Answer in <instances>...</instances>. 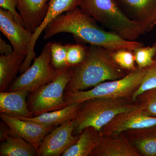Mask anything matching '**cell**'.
<instances>
[{"mask_svg":"<svg viewBox=\"0 0 156 156\" xmlns=\"http://www.w3.org/2000/svg\"><path fill=\"white\" fill-rule=\"evenodd\" d=\"M94 18L79 7L59 15L45 28L44 38L47 40L62 33L72 34L78 41L99 46L110 51L127 48L134 50L144 46L142 42L125 40L98 25Z\"/></svg>","mask_w":156,"mask_h":156,"instance_id":"6da1fadb","label":"cell"},{"mask_svg":"<svg viewBox=\"0 0 156 156\" xmlns=\"http://www.w3.org/2000/svg\"><path fill=\"white\" fill-rule=\"evenodd\" d=\"M111 51L89 45L83 60L73 67L72 76L66 88L65 95L91 89L105 81L122 79L130 73L115 62Z\"/></svg>","mask_w":156,"mask_h":156,"instance_id":"7a4b0ae2","label":"cell"},{"mask_svg":"<svg viewBox=\"0 0 156 156\" xmlns=\"http://www.w3.org/2000/svg\"><path fill=\"white\" fill-rule=\"evenodd\" d=\"M140 108L131 98H91L80 103L75 118L73 135H80L85 128H102L119 114Z\"/></svg>","mask_w":156,"mask_h":156,"instance_id":"3957f363","label":"cell"},{"mask_svg":"<svg viewBox=\"0 0 156 156\" xmlns=\"http://www.w3.org/2000/svg\"><path fill=\"white\" fill-rule=\"evenodd\" d=\"M79 8L125 40L136 41L145 33L138 23L126 15L115 0H81Z\"/></svg>","mask_w":156,"mask_h":156,"instance_id":"277c9868","label":"cell"},{"mask_svg":"<svg viewBox=\"0 0 156 156\" xmlns=\"http://www.w3.org/2000/svg\"><path fill=\"white\" fill-rule=\"evenodd\" d=\"M147 68H138L122 79L105 81L91 89L65 95L66 103L68 105L97 98H132L143 80Z\"/></svg>","mask_w":156,"mask_h":156,"instance_id":"5b68a950","label":"cell"},{"mask_svg":"<svg viewBox=\"0 0 156 156\" xmlns=\"http://www.w3.org/2000/svg\"><path fill=\"white\" fill-rule=\"evenodd\" d=\"M73 67L66 68L54 80L31 92L30 110L33 116L67 106L65 91L73 74Z\"/></svg>","mask_w":156,"mask_h":156,"instance_id":"8992f818","label":"cell"},{"mask_svg":"<svg viewBox=\"0 0 156 156\" xmlns=\"http://www.w3.org/2000/svg\"><path fill=\"white\" fill-rule=\"evenodd\" d=\"M65 68L57 69L53 67L48 43L44 46L41 54L35 59L32 65L14 81L9 91L26 89L31 93L54 80Z\"/></svg>","mask_w":156,"mask_h":156,"instance_id":"52a82bcc","label":"cell"},{"mask_svg":"<svg viewBox=\"0 0 156 156\" xmlns=\"http://www.w3.org/2000/svg\"><path fill=\"white\" fill-rule=\"evenodd\" d=\"M73 121L69 120L54 128L43 140L38 156H59L74 144L80 135H73Z\"/></svg>","mask_w":156,"mask_h":156,"instance_id":"ba28073f","label":"cell"},{"mask_svg":"<svg viewBox=\"0 0 156 156\" xmlns=\"http://www.w3.org/2000/svg\"><path fill=\"white\" fill-rule=\"evenodd\" d=\"M81 0H49V6L44 20L33 33L27 48V54L20 66L19 72L22 73L30 67L31 63L35 58V46L37 41L45 28L59 15L79 7Z\"/></svg>","mask_w":156,"mask_h":156,"instance_id":"9c48e42d","label":"cell"},{"mask_svg":"<svg viewBox=\"0 0 156 156\" xmlns=\"http://www.w3.org/2000/svg\"><path fill=\"white\" fill-rule=\"evenodd\" d=\"M156 125V117L151 116L140 108L117 115L101 130L103 135L119 134L131 129L147 128Z\"/></svg>","mask_w":156,"mask_h":156,"instance_id":"30bf717a","label":"cell"},{"mask_svg":"<svg viewBox=\"0 0 156 156\" xmlns=\"http://www.w3.org/2000/svg\"><path fill=\"white\" fill-rule=\"evenodd\" d=\"M1 119L10 129L11 135L19 136L32 144L38 151L45 136L55 127H47L1 113Z\"/></svg>","mask_w":156,"mask_h":156,"instance_id":"8fae6325","label":"cell"},{"mask_svg":"<svg viewBox=\"0 0 156 156\" xmlns=\"http://www.w3.org/2000/svg\"><path fill=\"white\" fill-rule=\"evenodd\" d=\"M0 30L13 47L14 52L26 56L33 33L16 21L13 14L0 9Z\"/></svg>","mask_w":156,"mask_h":156,"instance_id":"7c38bea8","label":"cell"},{"mask_svg":"<svg viewBox=\"0 0 156 156\" xmlns=\"http://www.w3.org/2000/svg\"><path fill=\"white\" fill-rule=\"evenodd\" d=\"M130 19L149 32L155 26L156 0H115Z\"/></svg>","mask_w":156,"mask_h":156,"instance_id":"4fadbf2b","label":"cell"},{"mask_svg":"<svg viewBox=\"0 0 156 156\" xmlns=\"http://www.w3.org/2000/svg\"><path fill=\"white\" fill-rule=\"evenodd\" d=\"M90 156H141L124 132L102 135Z\"/></svg>","mask_w":156,"mask_h":156,"instance_id":"5bb4252c","label":"cell"},{"mask_svg":"<svg viewBox=\"0 0 156 156\" xmlns=\"http://www.w3.org/2000/svg\"><path fill=\"white\" fill-rule=\"evenodd\" d=\"M17 9L26 28L34 33L44 20L49 0H17Z\"/></svg>","mask_w":156,"mask_h":156,"instance_id":"9a60e30c","label":"cell"},{"mask_svg":"<svg viewBox=\"0 0 156 156\" xmlns=\"http://www.w3.org/2000/svg\"><path fill=\"white\" fill-rule=\"evenodd\" d=\"M30 91L26 89L0 92V111L14 117H33L26 102Z\"/></svg>","mask_w":156,"mask_h":156,"instance_id":"2e32d148","label":"cell"},{"mask_svg":"<svg viewBox=\"0 0 156 156\" xmlns=\"http://www.w3.org/2000/svg\"><path fill=\"white\" fill-rule=\"evenodd\" d=\"M123 132L141 156H156V125Z\"/></svg>","mask_w":156,"mask_h":156,"instance_id":"e0dca14e","label":"cell"},{"mask_svg":"<svg viewBox=\"0 0 156 156\" xmlns=\"http://www.w3.org/2000/svg\"><path fill=\"white\" fill-rule=\"evenodd\" d=\"M80 105V103L71 104L61 109L47 112L30 118L15 117L47 127L56 128L69 120H73L76 114Z\"/></svg>","mask_w":156,"mask_h":156,"instance_id":"ac0fdd59","label":"cell"},{"mask_svg":"<svg viewBox=\"0 0 156 156\" xmlns=\"http://www.w3.org/2000/svg\"><path fill=\"white\" fill-rule=\"evenodd\" d=\"M101 131L87 127L80 134L76 142L64 152L62 156H90L100 142Z\"/></svg>","mask_w":156,"mask_h":156,"instance_id":"d6986e66","label":"cell"},{"mask_svg":"<svg viewBox=\"0 0 156 156\" xmlns=\"http://www.w3.org/2000/svg\"><path fill=\"white\" fill-rule=\"evenodd\" d=\"M26 55L14 52L0 56V91L4 92L23 63Z\"/></svg>","mask_w":156,"mask_h":156,"instance_id":"ffe728a7","label":"cell"},{"mask_svg":"<svg viewBox=\"0 0 156 156\" xmlns=\"http://www.w3.org/2000/svg\"><path fill=\"white\" fill-rule=\"evenodd\" d=\"M0 156H35L37 151L21 137L10 135L1 144Z\"/></svg>","mask_w":156,"mask_h":156,"instance_id":"44dd1931","label":"cell"},{"mask_svg":"<svg viewBox=\"0 0 156 156\" xmlns=\"http://www.w3.org/2000/svg\"><path fill=\"white\" fill-rule=\"evenodd\" d=\"M112 57L122 68L129 72L138 69L133 50L122 48L111 51Z\"/></svg>","mask_w":156,"mask_h":156,"instance_id":"7402d4cb","label":"cell"},{"mask_svg":"<svg viewBox=\"0 0 156 156\" xmlns=\"http://www.w3.org/2000/svg\"><path fill=\"white\" fill-rule=\"evenodd\" d=\"M137 67L144 68L150 66L156 57V41L151 46L139 47L133 50Z\"/></svg>","mask_w":156,"mask_h":156,"instance_id":"603a6c76","label":"cell"},{"mask_svg":"<svg viewBox=\"0 0 156 156\" xmlns=\"http://www.w3.org/2000/svg\"><path fill=\"white\" fill-rule=\"evenodd\" d=\"M135 101L143 111L151 116L156 117V87L142 92Z\"/></svg>","mask_w":156,"mask_h":156,"instance_id":"cb8c5ba5","label":"cell"},{"mask_svg":"<svg viewBox=\"0 0 156 156\" xmlns=\"http://www.w3.org/2000/svg\"><path fill=\"white\" fill-rule=\"evenodd\" d=\"M50 49L51 63L54 68L63 69L67 67V48L56 42L48 43Z\"/></svg>","mask_w":156,"mask_h":156,"instance_id":"d4e9b609","label":"cell"},{"mask_svg":"<svg viewBox=\"0 0 156 156\" xmlns=\"http://www.w3.org/2000/svg\"><path fill=\"white\" fill-rule=\"evenodd\" d=\"M67 66L74 67L83 60L87 54V48L80 44H67Z\"/></svg>","mask_w":156,"mask_h":156,"instance_id":"484cf974","label":"cell"},{"mask_svg":"<svg viewBox=\"0 0 156 156\" xmlns=\"http://www.w3.org/2000/svg\"><path fill=\"white\" fill-rule=\"evenodd\" d=\"M156 87V57L154 59L153 63L147 68L146 73L141 85L134 93L132 99L135 101V98L140 94L147 90Z\"/></svg>","mask_w":156,"mask_h":156,"instance_id":"4316f807","label":"cell"},{"mask_svg":"<svg viewBox=\"0 0 156 156\" xmlns=\"http://www.w3.org/2000/svg\"><path fill=\"white\" fill-rule=\"evenodd\" d=\"M17 4V0H0L1 8L11 12L16 21L21 25L24 26L22 18L16 10Z\"/></svg>","mask_w":156,"mask_h":156,"instance_id":"83f0119b","label":"cell"},{"mask_svg":"<svg viewBox=\"0 0 156 156\" xmlns=\"http://www.w3.org/2000/svg\"><path fill=\"white\" fill-rule=\"evenodd\" d=\"M12 45L8 44L2 38H0V53L2 55H8L14 53Z\"/></svg>","mask_w":156,"mask_h":156,"instance_id":"f1b7e54d","label":"cell"},{"mask_svg":"<svg viewBox=\"0 0 156 156\" xmlns=\"http://www.w3.org/2000/svg\"><path fill=\"white\" fill-rule=\"evenodd\" d=\"M10 134V129L8 125L5 123L3 122L2 124H1V141L3 142L4 140H5L7 137Z\"/></svg>","mask_w":156,"mask_h":156,"instance_id":"f546056e","label":"cell"},{"mask_svg":"<svg viewBox=\"0 0 156 156\" xmlns=\"http://www.w3.org/2000/svg\"><path fill=\"white\" fill-rule=\"evenodd\" d=\"M156 25V23H155V26Z\"/></svg>","mask_w":156,"mask_h":156,"instance_id":"4dcf8cb0","label":"cell"}]
</instances>
